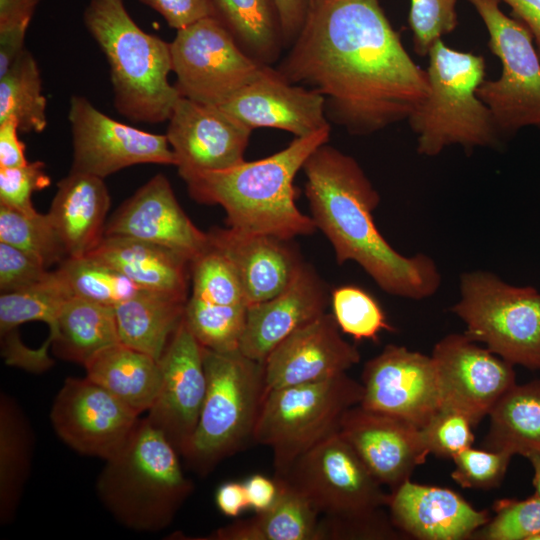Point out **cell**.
<instances>
[{
	"mask_svg": "<svg viewBox=\"0 0 540 540\" xmlns=\"http://www.w3.org/2000/svg\"><path fill=\"white\" fill-rule=\"evenodd\" d=\"M276 70L322 95L328 118L354 135L408 119L429 92L379 0H309Z\"/></svg>",
	"mask_w": 540,
	"mask_h": 540,
	"instance_id": "obj_1",
	"label": "cell"
},
{
	"mask_svg": "<svg viewBox=\"0 0 540 540\" xmlns=\"http://www.w3.org/2000/svg\"><path fill=\"white\" fill-rule=\"evenodd\" d=\"M302 170L311 218L338 264L356 262L389 295L422 300L437 292L441 275L435 262L421 253L402 255L377 229L373 211L380 195L352 156L325 143Z\"/></svg>",
	"mask_w": 540,
	"mask_h": 540,
	"instance_id": "obj_2",
	"label": "cell"
},
{
	"mask_svg": "<svg viewBox=\"0 0 540 540\" xmlns=\"http://www.w3.org/2000/svg\"><path fill=\"white\" fill-rule=\"evenodd\" d=\"M330 126L295 137L284 149L256 161L196 174L186 179L190 196L220 205L228 227L291 240L317 228L296 205L294 179L312 152L327 143Z\"/></svg>",
	"mask_w": 540,
	"mask_h": 540,
	"instance_id": "obj_3",
	"label": "cell"
},
{
	"mask_svg": "<svg viewBox=\"0 0 540 540\" xmlns=\"http://www.w3.org/2000/svg\"><path fill=\"white\" fill-rule=\"evenodd\" d=\"M178 456L159 430L140 419L123 446L105 460L96 483L99 499L130 529H164L194 489Z\"/></svg>",
	"mask_w": 540,
	"mask_h": 540,
	"instance_id": "obj_4",
	"label": "cell"
},
{
	"mask_svg": "<svg viewBox=\"0 0 540 540\" xmlns=\"http://www.w3.org/2000/svg\"><path fill=\"white\" fill-rule=\"evenodd\" d=\"M83 20L106 56L116 110L134 122L169 120L181 96L168 80L170 44L143 31L123 0H90Z\"/></svg>",
	"mask_w": 540,
	"mask_h": 540,
	"instance_id": "obj_5",
	"label": "cell"
},
{
	"mask_svg": "<svg viewBox=\"0 0 540 540\" xmlns=\"http://www.w3.org/2000/svg\"><path fill=\"white\" fill-rule=\"evenodd\" d=\"M428 57V95L407 119L417 135V152L432 157L453 144L494 146L499 130L477 95L485 80L484 57L452 49L442 39Z\"/></svg>",
	"mask_w": 540,
	"mask_h": 540,
	"instance_id": "obj_6",
	"label": "cell"
},
{
	"mask_svg": "<svg viewBox=\"0 0 540 540\" xmlns=\"http://www.w3.org/2000/svg\"><path fill=\"white\" fill-rule=\"evenodd\" d=\"M202 354L206 395L182 457L197 474L206 476L253 441L266 388L264 363L240 350L220 353L202 347Z\"/></svg>",
	"mask_w": 540,
	"mask_h": 540,
	"instance_id": "obj_7",
	"label": "cell"
},
{
	"mask_svg": "<svg viewBox=\"0 0 540 540\" xmlns=\"http://www.w3.org/2000/svg\"><path fill=\"white\" fill-rule=\"evenodd\" d=\"M363 386L347 373L266 393L253 442L273 452L275 476L313 446L338 432L345 412L361 403Z\"/></svg>",
	"mask_w": 540,
	"mask_h": 540,
	"instance_id": "obj_8",
	"label": "cell"
},
{
	"mask_svg": "<svg viewBox=\"0 0 540 540\" xmlns=\"http://www.w3.org/2000/svg\"><path fill=\"white\" fill-rule=\"evenodd\" d=\"M464 334L513 365L540 369V293L510 285L487 271L465 272L451 308Z\"/></svg>",
	"mask_w": 540,
	"mask_h": 540,
	"instance_id": "obj_9",
	"label": "cell"
},
{
	"mask_svg": "<svg viewBox=\"0 0 540 540\" xmlns=\"http://www.w3.org/2000/svg\"><path fill=\"white\" fill-rule=\"evenodd\" d=\"M489 34V48L501 62V74L484 80L478 97L491 111L499 131L540 127V56L533 36L521 22L507 16L500 0H468Z\"/></svg>",
	"mask_w": 540,
	"mask_h": 540,
	"instance_id": "obj_10",
	"label": "cell"
},
{
	"mask_svg": "<svg viewBox=\"0 0 540 540\" xmlns=\"http://www.w3.org/2000/svg\"><path fill=\"white\" fill-rule=\"evenodd\" d=\"M170 51L180 95L212 106L231 99L264 66L241 49L216 16L177 30Z\"/></svg>",
	"mask_w": 540,
	"mask_h": 540,
	"instance_id": "obj_11",
	"label": "cell"
},
{
	"mask_svg": "<svg viewBox=\"0 0 540 540\" xmlns=\"http://www.w3.org/2000/svg\"><path fill=\"white\" fill-rule=\"evenodd\" d=\"M276 477V476H275ZM283 477L323 516L341 517L383 508L390 493L352 447L335 432L302 454Z\"/></svg>",
	"mask_w": 540,
	"mask_h": 540,
	"instance_id": "obj_12",
	"label": "cell"
},
{
	"mask_svg": "<svg viewBox=\"0 0 540 540\" xmlns=\"http://www.w3.org/2000/svg\"><path fill=\"white\" fill-rule=\"evenodd\" d=\"M68 120L73 142V172L104 179L137 164L177 165L166 135L114 120L83 96L71 97Z\"/></svg>",
	"mask_w": 540,
	"mask_h": 540,
	"instance_id": "obj_13",
	"label": "cell"
},
{
	"mask_svg": "<svg viewBox=\"0 0 540 540\" xmlns=\"http://www.w3.org/2000/svg\"><path fill=\"white\" fill-rule=\"evenodd\" d=\"M362 407L422 429L441 409L435 362L431 356L389 344L362 371Z\"/></svg>",
	"mask_w": 540,
	"mask_h": 540,
	"instance_id": "obj_14",
	"label": "cell"
},
{
	"mask_svg": "<svg viewBox=\"0 0 540 540\" xmlns=\"http://www.w3.org/2000/svg\"><path fill=\"white\" fill-rule=\"evenodd\" d=\"M136 411L89 378H66L50 418L58 437L75 451L104 460L127 441L138 421Z\"/></svg>",
	"mask_w": 540,
	"mask_h": 540,
	"instance_id": "obj_15",
	"label": "cell"
},
{
	"mask_svg": "<svg viewBox=\"0 0 540 540\" xmlns=\"http://www.w3.org/2000/svg\"><path fill=\"white\" fill-rule=\"evenodd\" d=\"M441 408L464 414L476 426L515 384L513 364L464 333L446 335L432 351Z\"/></svg>",
	"mask_w": 540,
	"mask_h": 540,
	"instance_id": "obj_16",
	"label": "cell"
},
{
	"mask_svg": "<svg viewBox=\"0 0 540 540\" xmlns=\"http://www.w3.org/2000/svg\"><path fill=\"white\" fill-rule=\"evenodd\" d=\"M159 364L160 385L146 419L183 456L197 427L207 389L202 346L184 319Z\"/></svg>",
	"mask_w": 540,
	"mask_h": 540,
	"instance_id": "obj_17",
	"label": "cell"
},
{
	"mask_svg": "<svg viewBox=\"0 0 540 540\" xmlns=\"http://www.w3.org/2000/svg\"><path fill=\"white\" fill-rule=\"evenodd\" d=\"M168 121L165 135L184 181L244 161L252 129L220 107L180 96Z\"/></svg>",
	"mask_w": 540,
	"mask_h": 540,
	"instance_id": "obj_18",
	"label": "cell"
},
{
	"mask_svg": "<svg viewBox=\"0 0 540 540\" xmlns=\"http://www.w3.org/2000/svg\"><path fill=\"white\" fill-rule=\"evenodd\" d=\"M338 432L372 476L391 491L410 480L430 454L419 428L361 405L345 412Z\"/></svg>",
	"mask_w": 540,
	"mask_h": 540,
	"instance_id": "obj_19",
	"label": "cell"
},
{
	"mask_svg": "<svg viewBox=\"0 0 540 540\" xmlns=\"http://www.w3.org/2000/svg\"><path fill=\"white\" fill-rule=\"evenodd\" d=\"M218 107L252 130L275 128L304 137L330 126L322 95L288 82L268 65Z\"/></svg>",
	"mask_w": 540,
	"mask_h": 540,
	"instance_id": "obj_20",
	"label": "cell"
},
{
	"mask_svg": "<svg viewBox=\"0 0 540 540\" xmlns=\"http://www.w3.org/2000/svg\"><path fill=\"white\" fill-rule=\"evenodd\" d=\"M104 236L155 243L191 261L209 247L208 233L186 215L163 174L152 177L117 209L106 223Z\"/></svg>",
	"mask_w": 540,
	"mask_h": 540,
	"instance_id": "obj_21",
	"label": "cell"
},
{
	"mask_svg": "<svg viewBox=\"0 0 540 540\" xmlns=\"http://www.w3.org/2000/svg\"><path fill=\"white\" fill-rule=\"evenodd\" d=\"M361 359L347 342L332 313L297 329L264 362L266 393L292 385L329 379L346 373Z\"/></svg>",
	"mask_w": 540,
	"mask_h": 540,
	"instance_id": "obj_22",
	"label": "cell"
},
{
	"mask_svg": "<svg viewBox=\"0 0 540 540\" xmlns=\"http://www.w3.org/2000/svg\"><path fill=\"white\" fill-rule=\"evenodd\" d=\"M328 299L325 283L303 261L283 291L269 300L247 306L240 352L264 363L285 338L326 313Z\"/></svg>",
	"mask_w": 540,
	"mask_h": 540,
	"instance_id": "obj_23",
	"label": "cell"
},
{
	"mask_svg": "<svg viewBox=\"0 0 540 540\" xmlns=\"http://www.w3.org/2000/svg\"><path fill=\"white\" fill-rule=\"evenodd\" d=\"M387 506L393 525L421 540L469 539L490 519L451 489L411 480L391 491Z\"/></svg>",
	"mask_w": 540,
	"mask_h": 540,
	"instance_id": "obj_24",
	"label": "cell"
},
{
	"mask_svg": "<svg viewBox=\"0 0 540 540\" xmlns=\"http://www.w3.org/2000/svg\"><path fill=\"white\" fill-rule=\"evenodd\" d=\"M207 233L210 245L224 254L238 273L247 306L283 291L303 262L287 240L274 236L228 226Z\"/></svg>",
	"mask_w": 540,
	"mask_h": 540,
	"instance_id": "obj_25",
	"label": "cell"
},
{
	"mask_svg": "<svg viewBox=\"0 0 540 540\" xmlns=\"http://www.w3.org/2000/svg\"><path fill=\"white\" fill-rule=\"evenodd\" d=\"M109 207L110 195L103 178L70 171L57 183L48 214L68 257L86 256L99 245Z\"/></svg>",
	"mask_w": 540,
	"mask_h": 540,
	"instance_id": "obj_26",
	"label": "cell"
},
{
	"mask_svg": "<svg viewBox=\"0 0 540 540\" xmlns=\"http://www.w3.org/2000/svg\"><path fill=\"white\" fill-rule=\"evenodd\" d=\"M86 256L115 268L139 289L188 297L191 260L170 248L126 236H104Z\"/></svg>",
	"mask_w": 540,
	"mask_h": 540,
	"instance_id": "obj_27",
	"label": "cell"
},
{
	"mask_svg": "<svg viewBox=\"0 0 540 540\" xmlns=\"http://www.w3.org/2000/svg\"><path fill=\"white\" fill-rule=\"evenodd\" d=\"M274 502L252 518L236 520L206 536L207 540H318L319 513L288 480L275 477Z\"/></svg>",
	"mask_w": 540,
	"mask_h": 540,
	"instance_id": "obj_28",
	"label": "cell"
},
{
	"mask_svg": "<svg viewBox=\"0 0 540 540\" xmlns=\"http://www.w3.org/2000/svg\"><path fill=\"white\" fill-rule=\"evenodd\" d=\"M187 300L139 289L114 307L120 342L159 360L184 319Z\"/></svg>",
	"mask_w": 540,
	"mask_h": 540,
	"instance_id": "obj_29",
	"label": "cell"
},
{
	"mask_svg": "<svg viewBox=\"0 0 540 540\" xmlns=\"http://www.w3.org/2000/svg\"><path fill=\"white\" fill-rule=\"evenodd\" d=\"M84 367L87 378L138 414L153 404L161 370L159 360L152 356L119 342L97 353Z\"/></svg>",
	"mask_w": 540,
	"mask_h": 540,
	"instance_id": "obj_30",
	"label": "cell"
},
{
	"mask_svg": "<svg viewBox=\"0 0 540 540\" xmlns=\"http://www.w3.org/2000/svg\"><path fill=\"white\" fill-rule=\"evenodd\" d=\"M119 342L114 308L73 295L64 303L45 343L52 344L57 357L84 366Z\"/></svg>",
	"mask_w": 540,
	"mask_h": 540,
	"instance_id": "obj_31",
	"label": "cell"
},
{
	"mask_svg": "<svg viewBox=\"0 0 540 540\" xmlns=\"http://www.w3.org/2000/svg\"><path fill=\"white\" fill-rule=\"evenodd\" d=\"M485 449L524 457L540 453V380L515 384L489 413Z\"/></svg>",
	"mask_w": 540,
	"mask_h": 540,
	"instance_id": "obj_32",
	"label": "cell"
},
{
	"mask_svg": "<svg viewBox=\"0 0 540 540\" xmlns=\"http://www.w3.org/2000/svg\"><path fill=\"white\" fill-rule=\"evenodd\" d=\"M34 433L17 402L0 395V522H11L28 480Z\"/></svg>",
	"mask_w": 540,
	"mask_h": 540,
	"instance_id": "obj_33",
	"label": "cell"
},
{
	"mask_svg": "<svg viewBox=\"0 0 540 540\" xmlns=\"http://www.w3.org/2000/svg\"><path fill=\"white\" fill-rule=\"evenodd\" d=\"M216 17L241 49L263 65L274 62L284 40L274 0H211Z\"/></svg>",
	"mask_w": 540,
	"mask_h": 540,
	"instance_id": "obj_34",
	"label": "cell"
},
{
	"mask_svg": "<svg viewBox=\"0 0 540 540\" xmlns=\"http://www.w3.org/2000/svg\"><path fill=\"white\" fill-rule=\"evenodd\" d=\"M46 108L37 61L24 49L0 76V122L15 118L20 132L41 133L47 126Z\"/></svg>",
	"mask_w": 540,
	"mask_h": 540,
	"instance_id": "obj_35",
	"label": "cell"
},
{
	"mask_svg": "<svg viewBox=\"0 0 540 540\" xmlns=\"http://www.w3.org/2000/svg\"><path fill=\"white\" fill-rule=\"evenodd\" d=\"M73 296L70 287L55 270L43 281L22 290L1 293L0 333L15 331L21 324L31 321L46 323L50 331L56 325L59 313Z\"/></svg>",
	"mask_w": 540,
	"mask_h": 540,
	"instance_id": "obj_36",
	"label": "cell"
},
{
	"mask_svg": "<svg viewBox=\"0 0 540 540\" xmlns=\"http://www.w3.org/2000/svg\"><path fill=\"white\" fill-rule=\"evenodd\" d=\"M0 242L35 257L47 268L68 257L48 213L25 212L0 204Z\"/></svg>",
	"mask_w": 540,
	"mask_h": 540,
	"instance_id": "obj_37",
	"label": "cell"
},
{
	"mask_svg": "<svg viewBox=\"0 0 540 540\" xmlns=\"http://www.w3.org/2000/svg\"><path fill=\"white\" fill-rule=\"evenodd\" d=\"M56 271L73 295L113 308L139 290L121 272L91 256L67 257Z\"/></svg>",
	"mask_w": 540,
	"mask_h": 540,
	"instance_id": "obj_38",
	"label": "cell"
},
{
	"mask_svg": "<svg viewBox=\"0 0 540 540\" xmlns=\"http://www.w3.org/2000/svg\"><path fill=\"white\" fill-rule=\"evenodd\" d=\"M246 317L245 304H213L193 296L184 313V321L200 345L220 353L239 350Z\"/></svg>",
	"mask_w": 540,
	"mask_h": 540,
	"instance_id": "obj_39",
	"label": "cell"
},
{
	"mask_svg": "<svg viewBox=\"0 0 540 540\" xmlns=\"http://www.w3.org/2000/svg\"><path fill=\"white\" fill-rule=\"evenodd\" d=\"M333 316L341 332L354 340L378 341L381 331H394L379 302L356 285H342L331 293Z\"/></svg>",
	"mask_w": 540,
	"mask_h": 540,
	"instance_id": "obj_40",
	"label": "cell"
},
{
	"mask_svg": "<svg viewBox=\"0 0 540 540\" xmlns=\"http://www.w3.org/2000/svg\"><path fill=\"white\" fill-rule=\"evenodd\" d=\"M193 297L220 305L245 304L241 280L232 263L220 251L209 247L190 264Z\"/></svg>",
	"mask_w": 540,
	"mask_h": 540,
	"instance_id": "obj_41",
	"label": "cell"
},
{
	"mask_svg": "<svg viewBox=\"0 0 540 540\" xmlns=\"http://www.w3.org/2000/svg\"><path fill=\"white\" fill-rule=\"evenodd\" d=\"M494 518L479 528L472 539L540 540V497L501 499L494 503Z\"/></svg>",
	"mask_w": 540,
	"mask_h": 540,
	"instance_id": "obj_42",
	"label": "cell"
},
{
	"mask_svg": "<svg viewBox=\"0 0 540 540\" xmlns=\"http://www.w3.org/2000/svg\"><path fill=\"white\" fill-rule=\"evenodd\" d=\"M458 0H410L408 24L413 46L420 56L428 55L432 46L458 26Z\"/></svg>",
	"mask_w": 540,
	"mask_h": 540,
	"instance_id": "obj_43",
	"label": "cell"
},
{
	"mask_svg": "<svg viewBox=\"0 0 540 540\" xmlns=\"http://www.w3.org/2000/svg\"><path fill=\"white\" fill-rule=\"evenodd\" d=\"M405 536L382 508L319 520L318 540H398Z\"/></svg>",
	"mask_w": 540,
	"mask_h": 540,
	"instance_id": "obj_44",
	"label": "cell"
},
{
	"mask_svg": "<svg viewBox=\"0 0 540 540\" xmlns=\"http://www.w3.org/2000/svg\"><path fill=\"white\" fill-rule=\"evenodd\" d=\"M513 455L505 451L462 450L454 458L453 480L463 488L488 490L498 487L504 479Z\"/></svg>",
	"mask_w": 540,
	"mask_h": 540,
	"instance_id": "obj_45",
	"label": "cell"
},
{
	"mask_svg": "<svg viewBox=\"0 0 540 540\" xmlns=\"http://www.w3.org/2000/svg\"><path fill=\"white\" fill-rule=\"evenodd\" d=\"M472 423L462 413L441 408L421 430L429 452L436 457L454 458L472 446Z\"/></svg>",
	"mask_w": 540,
	"mask_h": 540,
	"instance_id": "obj_46",
	"label": "cell"
},
{
	"mask_svg": "<svg viewBox=\"0 0 540 540\" xmlns=\"http://www.w3.org/2000/svg\"><path fill=\"white\" fill-rule=\"evenodd\" d=\"M50 184L41 161L27 162L17 167H0V204L20 211L33 212L31 197Z\"/></svg>",
	"mask_w": 540,
	"mask_h": 540,
	"instance_id": "obj_47",
	"label": "cell"
},
{
	"mask_svg": "<svg viewBox=\"0 0 540 540\" xmlns=\"http://www.w3.org/2000/svg\"><path fill=\"white\" fill-rule=\"evenodd\" d=\"M51 271L35 257L0 242L1 293L25 289L45 280Z\"/></svg>",
	"mask_w": 540,
	"mask_h": 540,
	"instance_id": "obj_48",
	"label": "cell"
},
{
	"mask_svg": "<svg viewBox=\"0 0 540 540\" xmlns=\"http://www.w3.org/2000/svg\"><path fill=\"white\" fill-rule=\"evenodd\" d=\"M157 11L171 28L187 27L203 18L216 16L211 0H140Z\"/></svg>",
	"mask_w": 540,
	"mask_h": 540,
	"instance_id": "obj_49",
	"label": "cell"
},
{
	"mask_svg": "<svg viewBox=\"0 0 540 540\" xmlns=\"http://www.w3.org/2000/svg\"><path fill=\"white\" fill-rule=\"evenodd\" d=\"M48 346L43 344L38 349L24 345L17 331L1 335V352L6 364L17 366L34 373H41L53 366L47 353Z\"/></svg>",
	"mask_w": 540,
	"mask_h": 540,
	"instance_id": "obj_50",
	"label": "cell"
},
{
	"mask_svg": "<svg viewBox=\"0 0 540 540\" xmlns=\"http://www.w3.org/2000/svg\"><path fill=\"white\" fill-rule=\"evenodd\" d=\"M30 20L0 24V76L22 53Z\"/></svg>",
	"mask_w": 540,
	"mask_h": 540,
	"instance_id": "obj_51",
	"label": "cell"
},
{
	"mask_svg": "<svg viewBox=\"0 0 540 540\" xmlns=\"http://www.w3.org/2000/svg\"><path fill=\"white\" fill-rule=\"evenodd\" d=\"M19 127L15 118L0 122V167L25 165V146L18 138Z\"/></svg>",
	"mask_w": 540,
	"mask_h": 540,
	"instance_id": "obj_52",
	"label": "cell"
},
{
	"mask_svg": "<svg viewBox=\"0 0 540 540\" xmlns=\"http://www.w3.org/2000/svg\"><path fill=\"white\" fill-rule=\"evenodd\" d=\"M284 46L289 47L296 38L306 15L309 0H274Z\"/></svg>",
	"mask_w": 540,
	"mask_h": 540,
	"instance_id": "obj_53",
	"label": "cell"
},
{
	"mask_svg": "<svg viewBox=\"0 0 540 540\" xmlns=\"http://www.w3.org/2000/svg\"><path fill=\"white\" fill-rule=\"evenodd\" d=\"M249 507L256 513L267 509L275 500L278 485L274 479L261 474H255L244 482Z\"/></svg>",
	"mask_w": 540,
	"mask_h": 540,
	"instance_id": "obj_54",
	"label": "cell"
},
{
	"mask_svg": "<svg viewBox=\"0 0 540 540\" xmlns=\"http://www.w3.org/2000/svg\"><path fill=\"white\" fill-rule=\"evenodd\" d=\"M216 504L219 510L228 517H237L249 507L244 483L227 482L216 492Z\"/></svg>",
	"mask_w": 540,
	"mask_h": 540,
	"instance_id": "obj_55",
	"label": "cell"
},
{
	"mask_svg": "<svg viewBox=\"0 0 540 540\" xmlns=\"http://www.w3.org/2000/svg\"><path fill=\"white\" fill-rule=\"evenodd\" d=\"M531 32L540 56V0H502Z\"/></svg>",
	"mask_w": 540,
	"mask_h": 540,
	"instance_id": "obj_56",
	"label": "cell"
},
{
	"mask_svg": "<svg viewBox=\"0 0 540 540\" xmlns=\"http://www.w3.org/2000/svg\"><path fill=\"white\" fill-rule=\"evenodd\" d=\"M40 0H0V24L32 19Z\"/></svg>",
	"mask_w": 540,
	"mask_h": 540,
	"instance_id": "obj_57",
	"label": "cell"
},
{
	"mask_svg": "<svg viewBox=\"0 0 540 540\" xmlns=\"http://www.w3.org/2000/svg\"><path fill=\"white\" fill-rule=\"evenodd\" d=\"M534 471L533 485L535 487V493L540 497V453H532L526 457Z\"/></svg>",
	"mask_w": 540,
	"mask_h": 540,
	"instance_id": "obj_58",
	"label": "cell"
}]
</instances>
